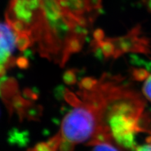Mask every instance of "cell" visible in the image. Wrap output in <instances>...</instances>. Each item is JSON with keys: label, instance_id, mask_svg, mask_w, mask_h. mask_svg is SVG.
<instances>
[{"label": "cell", "instance_id": "8992f818", "mask_svg": "<svg viewBox=\"0 0 151 151\" xmlns=\"http://www.w3.org/2000/svg\"><path fill=\"white\" fill-rule=\"evenodd\" d=\"M135 151H151V136L147 139L146 143L137 147Z\"/></svg>", "mask_w": 151, "mask_h": 151}, {"label": "cell", "instance_id": "52a82bcc", "mask_svg": "<svg viewBox=\"0 0 151 151\" xmlns=\"http://www.w3.org/2000/svg\"><path fill=\"white\" fill-rule=\"evenodd\" d=\"M148 7L150 8V9L151 10V0H148Z\"/></svg>", "mask_w": 151, "mask_h": 151}, {"label": "cell", "instance_id": "277c9868", "mask_svg": "<svg viewBox=\"0 0 151 151\" xmlns=\"http://www.w3.org/2000/svg\"><path fill=\"white\" fill-rule=\"evenodd\" d=\"M91 151H122L123 149L113 141H101L94 144Z\"/></svg>", "mask_w": 151, "mask_h": 151}, {"label": "cell", "instance_id": "5b68a950", "mask_svg": "<svg viewBox=\"0 0 151 151\" xmlns=\"http://www.w3.org/2000/svg\"><path fill=\"white\" fill-rule=\"evenodd\" d=\"M143 92L147 99L151 101V73L146 76L143 83Z\"/></svg>", "mask_w": 151, "mask_h": 151}, {"label": "cell", "instance_id": "7a4b0ae2", "mask_svg": "<svg viewBox=\"0 0 151 151\" xmlns=\"http://www.w3.org/2000/svg\"><path fill=\"white\" fill-rule=\"evenodd\" d=\"M131 89L118 76L104 74L99 78L83 79L76 92H66V99L72 109L64 118L59 132L29 151H73L81 143L93 146L101 141L115 142L109 120L117 101Z\"/></svg>", "mask_w": 151, "mask_h": 151}, {"label": "cell", "instance_id": "3957f363", "mask_svg": "<svg viewBox=\"0 0 151 151\" xmlns=\"http://www.w3.org/2000/svg\"><path fill=\"white\" fill-rule=\"evenodd\" d=\"M18 48V39L14 30L8 24L0 22V78L9 68L19 61L15 58V51Z\"/></svg>", "mask_w": 151, "mask_h": 151}, {"label": "cell", "instance_id": "6da1fadb", "mask_svg": "<svg viewBox=\"0 0 151 151\" xmlns=\"http://www.w3.org/2000/svg\"><path fill=\"white\" fill-rule=\"evenodd\" d=\"M101 1L10 0L6 20L16 34L19 50L35 48L63 66L83 45Z\"/></svg>", "mask_w": 151, "mask_h": 151}]
</instances>
